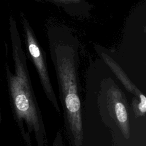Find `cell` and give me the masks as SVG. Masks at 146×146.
Instances as JSON below:
<instances>
[{"mask_svg":"<svg viewBox=\"0 0 146 146\" xmlns=\"http://www.w3.org/2000/svg\"><path fill=\"white\" fill-rule=\"evenodd\" d=\"M47 34L67 137L71 146H82L84 133L78 75L79 40L68 27L62 26L50 27Z\"/></svg>","mask_w":146,"mask_h":146,"instance_id":"1","label":"cell"},{"mask_svg":"<svg viewBox=\"0 0 146 146\" xmlns=\"http://www.w3.org/2000/svg\"><path fill=\"white\" fill-rule=\"evenodd\" d=\"M14 71L5 63L10 104L13 117L26 146H33L30 138L34 133L38 146H47V137L41 112L33 88L26 56L15 18H9Z\"/></svg>","mask_w":146,"mask_h":146,"instance_id":"2","label":"cell"},{"mask_svg":"<svg viewBox=\"0 0 146 146\" xmlns=\"http://www.w3.org/2000/svg\"><path fill=\"white\" fill-rule=\"evenodd\" d=\"M20 19L28 56L37 71L47 98L52 103L56 112L60 115V109L48 72L46 52L38 42L33 27L23 12L20 13Z\"/></svg>","mask_w":146,"mask_h":146,"instance_id":"3","label":"cell"},{"mask_svg":"<svg viewBox=\"0 0 146 146\" xmlns=\"http://www.w3.org/2000/svg\"><path fill=\"white\" fill-rule=\"evenodd\" d=\"M105 90L110 116L114 120L125 138L129 136L128 104L119 87L115 83L106 84Z\"/></svg>","mask_w":146,"mask_h":146,"instance_id":"4","label":"cell"},{"mask_svg":"<svg viewBox=\"0 0 146 146\" xmlns=\"http://www.w3.org/2000/svg\"><path fill=\"white\" fill-rule=\"evenodd\" d=\"M37 2H48L61 8L67 14L79 19L90 17L92 5L89 0H31Z\"/></svg>","mask_w":146,"mask_h":146,"instance_id":"5","label":"cell"},{"mask_svg":"<svg viewBox=\"0 0 146 146\" xmlns=\"http://www.w3.org/2000/svg\"><path fill=\"white\" fill-rule=\"evenodd\" d=\"M95 47L96 52L99 54L100 56H101L104 62H106L107 64L110 67L113 72L115 73L119 79L124 85L127 90L138 98L141 92L137 88L135 87L134 84H133V83L131 82L120 66L116 63L112 57L108 54L107 50L104 47L98 45H95Z\"/></svg>","mask_w":146,"mask_h":146,"instance_id":"6","label":"cell"},{"mask_svg":"<svg viewBox=\"0 0 146 146\" xmlns=\"http://www.w3.org/2000/svg\"><path fill=\"white\" fill-rule=\"evenodd\" d=\"M133 102V109L136 116H144L146 112V98L141 93Z\"/></svg>","mask_w":146,"mask_h":146,"instance_id":"7","label":"cell"},{"mask_svg":"<svg viewBox=\"0 0 146 146\" xmlns=\"http://www.w3.org/2000/svg\"><path fill=\"white\" fill-rule=\"evenodd\" d=\"M52 146H63V140H62V136L61 134L60 131H58L56 133L55 138L53 142Z\"/></svg>","mask_w":146,"mask_h":146,"instance_id":"8","label":"cell"},{"mask_svg":"<svg viewBox=\"0 0 146 146\" xmlns=\"http://www.w3.org/2000/svg\"><path fill=\"white\" fill-rule=\"evenodd\" d=\"M1 121H2V114H1V112L0 111V125H1Z\"/></svg>","mask_w":146,"mask_h":146,"instance_id":"9","label":"cell"}]
</instances>
